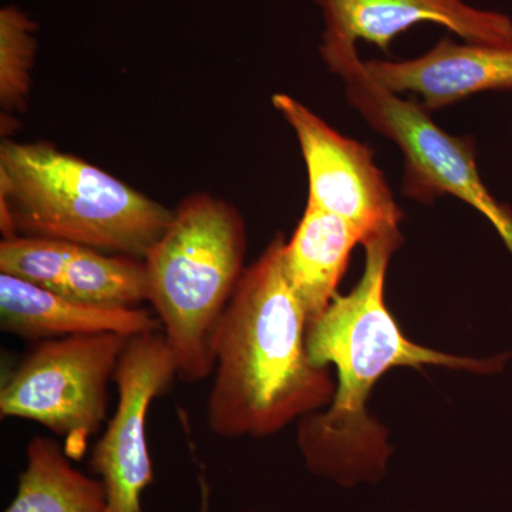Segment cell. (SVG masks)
Listing matches in <instances>:
<instances>
[{
  "label": "cell",
  "mask_w": 512,
  "mask_h": 512,
  "mask_svg": "<svg viewBox=\"0 0 512 512\" xmlns=\"http://www.w3.org/2000/svg\"><path fill=\"white\" fill-rule=\"evenodd\" d=\"M403 238L399 228L366 239L365 271L349 295H336L309 326L316 366L335 365L338 392L328 412L302 417L299 450L311 473L345 487L375 483L386 473L392 447L387 431L367 414L373 386L397 366H444L484 372L487 363L424 348L403 335L384 299L387 268Z\"/></svg>",
  "instance_id": "1"
},
{
  "label": "cell",
  "mask_w": 512,
  "mask_h": 512,
  "mask_svg": "<svg viewBox=\"0 0 512 512\" xmlns=\"http://www.w3.org/2000/svg\"><path fill=\"white\" fill-rule=\"evenodd\" d=\"M284 235L245 269L214 340L207 424L221 439H264L335 396L308 352L309 316L285 272Z\"/></svg>",
  "instance_id": "2"
},
{
  "label": "cell",
  "mask_w": 512,
  "mask_h": 512,
  "mask_svg": "<svg viewBox=\"0 0 512 512\" xmlns=\"http://www.w3.org/2000/svg\"><path fill=\"white\" fill-rule=\"evenodd\" d=\"M173 210L45 141L0 146V229L144 259Z\"/></svg>",
  "instance_id": "3"
},
{
  "label": "cell",
  "mask_w": 512,
  "mask_h": 512,
  "mask_svg": "<svg viewBox=\"0 0 512 512\" xmlns=\"http://www.w3.org/2000/svg\"><path fill=\"white\" fill-rule=\"evenodd\" d=\"M247 241L234 205L194 192L144 258L147 302L183 382H201L214 372L215 335L247 269Z\"/></svg>",
  "instance_id": "4"
},
{
  "label": "cell",
  "mask_w": 512,
  "mask_h": 512,
  "mask_svg": "<svg viewBox=\"0 0 512 512\" xmlns=\"http://www.w3.org/2000/svg\"><path fill=\"white\" fill-rule=\"evenodd\" d=\"M319 53L345 84L346 97L360 116L402 151L403 195L421 204L444 195L466 202L494 225L512 252V212L481 180L473 138L451 136L434 123L423 104L382 86L366 69L356 46L320 45Z\"/></svg>",
  "instance_id": "5"
},
{
  "label": "cell",
  "mask_w": 512,
  "mask_h": 512,
  "mask_svg": "<svg viewBox=\"0 0 512 512\" xmlns=\"http://www.w3.org/2000/svg\"><path fill=\"white\" fill-rule=\"evenodd\" d=\"M124 336L114 333L42 340L0 386V417L35 421L63 440L72 460H82L107 420Z\"/></svg>",
  "instance_id": "6"
},
{
  "label": "cell",
  "mask_w": 512,
  "mask_h": 512,
  "mask_svg": "<svg viewBox=\"0 0 512 512\" xmlns=\"http://www.w3.org/2000/svg\"><path fill=\"white\" fill-rule=\"evenodd\" d=\"M175 377L177 367L163 332L127 340L114 373L116 410L90 457V470L106 487L110 512H143V495L154 483L148 412Z\"/></svg>",
  "instance_id": "7"
},
{
  "label": "cell",
  "mask_w": 512,
  "mask_h": 512,
  "mask_svg": "<svg viewBox=\"0 0 512 512\" xmlns=\"http://www.w3.org/2000/svg\"><path fill=\"white\" fill-rule=\"evenodd\" d=\"M272 104L298 138L308 171V205L352 222L366 239L399 228L403 212L366 144L342 136L289 94H275Z\"/></svg>",
  "instance_id": "8"
},
{
  "label": "cell",
  "mask_w": 512,
  "mask_h": 512,
  "mask_svg": "<svg viewBox=\"0 0 512 512\" xmlns=\"http://www.w3.org/2000/svg\"><path fill=\"white\" fill-rule=\"evenodd\" d=\"M322 13L320 45L356 46L359 40L389 52L393 39L419 23H436L463 42L512 45V19L464 0H313Z\"/></svg>",
  "instance_id": "9"
},
{
  "label": "cell",
  "mask_w": 512,
  "mask_h": 512,
  "mask_svg": "<svg viewBox=\"0 0 512 512\" xmlns=\"http://www.w3.org/2000/svg\"><path fill=\"white\" fill-rule=\"evenodd\" d=\"M365 64L377 82L390 92L419 94L421 104L429 111L473 94L512 90V45L441 39L416 59L369 60Z\"/></svg>",
  "instance_id": "10"
},
{
  "label": "cell",
  "mask_w": 512,
  "mask_h": 512,
  "mask_svg": "<svg viewBox=\"0 0 512 512\" xmlns=\"http://www.w3.org/2000/svg\"><path fill=\"white\" fill-rule=\"evenodd\" d=\"M0 328L29 340L114 335L133 338L161 332L156 315L141 308H107L77 301L13 276L0 274Z\"/></svg>",
  "instance_id": "11"
},
{
  "label": "cell",
  "mask_w": 512,
  "mask_h": 512,
  "mask_svg": "<svg viewBox=\"0 0 512 512\" xmlns=\"http://www.w3.org/2000/svg\"><path fill=\"white\" fill-rule=\"evenodd\" d=\"M365 239L352 222L306 205L292 238L286 241L284 264L311 325L338 295L336 289L348 268L350 254Z\"/></svg>",
  "instance_id": "12"
},
{
  "label": "cell",
  "mask_w": 512,
  "mask_h": 512,
  "mask_svg": "<svg viewBox=\"0 0 512 512\" xmlns=\"http://www.w3.org/2000/svg\"><path fill=\"white\" fill-rule=\"evenodd\" d=\"M63 444L45 436L26 446V464L5 512H110L106 487L72 464Z\"/></svg>",
  "instance_id": "13"
},
{
  "label": "cell",
  "mask_w": 512,
  "mask_h": 512,
  "mask_svg": "<svg viewBox=\"0 0 512 512\" xmlns=\"http://www.w3.org/2000/svg\"><path fill=\"white\" fill-rule=\"evenodd\" d=\"M59 293L107 308H138L147 302L144 259L80 248Z\"/></svg>",
  "instance_id": "14"
},
{
  "label": "cell",
  "mask_w": 512,
  "mask_h": 512,
  "mask_svg": "<svg viewBox=\"0 0 512 512\" xmlns=\"http://www.w3.org/2000/svg\"><path fill=\"white\" fill-rule=\"evenodd\" d=\"M36 20L16 5L0 9V106L6 121H2V134L15 126L12 113L28 109L32 92V76L37 56Z\"/></svg>",
  "instance_id": "15"
},
{
  "label": "cell",
  "mask_w": 512,
  "mask_h": 512,
  "mask_svg": "<svg viewBox=\"0 0 512 512\" xmlns=\"http://www.w3.org/2000/svg\"><path fill=\"white\" fill-rule=\"evenodd\" d=\"M80 248L50 238L25 235L3 238L0 242V274L60 292L67 268Z\"/></svg>",
  "instance_id": "16"
},
{
  "label": "cell",
  "mask_w": 512,
  "mask_h": 512,
  "mask_svg": "<svg viewBox=\"0 0 512 512\" xmlns=\"http://www.w3.org/2000/svg\"><path fill=\"white\" fill-rule=\"evenodd\" d=\"M198 483L201 488V511L200 512H211V488L208 484L207 478L204 473L198 476Z\"/></svg>",
  "instance_id": "17"
}]
</instances>
